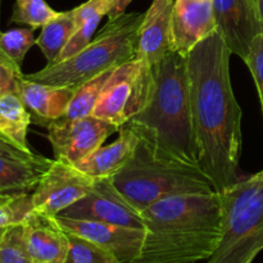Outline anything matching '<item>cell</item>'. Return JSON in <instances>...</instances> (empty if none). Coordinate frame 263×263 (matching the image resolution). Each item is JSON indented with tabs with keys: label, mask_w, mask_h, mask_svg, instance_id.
Here are the masks:
<instances>
[{
	"label": "cell",
	"mask_w": 263,
	"mask_h": 263,
	"mask_svg": "<svg viewBox=\"0 0 263 263\" xmlns=\"http://www.w3.org/2000/svg\"><path fill=\"white\" fill-rule=\"evenodd\" d=\"M230 55L217 31L187 54L198 162L217 193L240 180L243 112L231 86Z\"/></svg>",
	"instance_id": "6da1fadb"
},
{
	"label": "cell",
	"mask_w": 263,
	"mask_h": 263,
	"mask_svg": "<svg viewBox=\"0 0 263 263\" xmlns=\"http://www.w3.org/2000/svg\"><path fill=\"white\" fill-rule=\"evenodd\" d=\"M141 217L144 240L135 263L208 261L221 239V197L216 190L164 198Z\"/></svg>",
	"instance_id": "7a4b0ae2"
},
{
	"label": "cell",
	"mask_w": 263,
	"mask_h": 263,
	"mask_svg": "<svg viewBox=\"0 0 263 263\" xmlns=\"http://www.w3.org/2000/svg\"><path fill=\"white\" fill-rule=\"evenodd\" d=\"M125 125L161 156L199 164L186 55L175 50L167 54L157 69L148 104Z\"/></svg>",
	"instance_id": "3957f363"
},
{
	"label": "cell",
	"mask_w": 263,
	"mask_h": 263,
	"mask_svg": "<svg viewBox=\"0 0 263 263\" xmlns=\"http://www.w3.org/2000/svg\"><path fill=\"white\" fill-rule=\"evenodd\" d=\"M110 179L140 213L164 198L215 190L199 164L161 156L141 139L130 161Z\"/></svg>",
	"instance_id": "277c9868"
},
{
	"label": "cell",
	"mask_w": 263,
	"mask_h": 263,
	"mask_svg": "<svg viewBox=\"0 0 263 263\" xmlns=\"http://www.w3.org/2000/svg\"><path fill=\"white\" fill-rule=\"evenodd\" d=\"M144 15L145 13H125L116 20H108L102 31L79 53L23 77L40 84L77 89L103 72L133 61Z\"/></svg>",
	"instance_id": "5b68a950"
},
{
	"label": "cell",
	"mask_w": 263,
	"mask_h": 263,
	"mask_svg": "<svg viewBox=\"0 0 263 263\" xmlns=\"http://www.w3.org/2000/svg\"><path fill=\"white\" fill-rule=\"evenodd\" d=\"M220 197L221 239L205 263H252L263 251V170Z\"/></svg>",
	"instance_id": "8992f818"
},
{
	"label": "cell",
	"mask_w": 263,
	"mask_h": 263,
	"mask_svg": "<svg viewBox=\"0 0 263 263\" xmlns=\"http://www.w3.org/2000/svg\"><path fill=\"white\" fill-rule=\"evenodd\" d=\"M156 73L143 68L135 59L118 66L110 74L92 115L118 127L125 125L148 104Z\"/></svg>",
	"instance_id": "52a82bcc"
},
{
	"label": "cell",
	"mask_w": 263,
	"mask_h": 263,
	"mask_svg": "<svg viewBox=\"0 0 263 263\" xmlns=\"http://www.w3.org/2000/svg\"><path fill=\"white\" fill-rule=\"evenodd\" d=\"M118 128L94 115L77 120L59 118L48 127V139L55 159L76 166L100 148L105 139L117 133Z\"/></svg>",
	"instance_id": "ba28073f"
},
{
	"label": "cell",
	"mask_w": 263,
	"mask_h": 263,
	"mask_svg": "<svg viewBox=\"0 0 263 263\" xmlns=\"http://www.w3.org/2000/svg\"><path fill=\"white\" fill-rule=\"evenodd\" d=\"M95 179L62 159H54L35 189L31 192L35 211L57 216L91 190Z\"/></svg>",
	"instance_id": "9c48e42d"
},
{
	"label": "cell",
	"mask_w": 263,
	"mask_h": 263,
	"mask_svg": "<svg viewBox=\"0 0 263 263\" xmlns=\"http://www.w3.org/2000/svg\"><path fill=\"white\" fill-rule=\"evenodd\" d=\"M58 216L144 230L141 213L123 198L110 177L95 179L91 190Z\"/></svg>",
	"instance_id": "30bf717a"
},
{
	"label": "cell",
	"mask_w": 263,
	"mask_h": 263,
	"mask_svg": "<svg viewBox=\"0 0 263 263\" xmlns=\"http://www.w3.org/2000/svg\"><path fill=\"white\" fill-rule=\"evenodd\" d=\"M216 31L231 54L246 61L254 39L263 33L258 0H212Z\"/></svg>",
	"instance_id": "8fae6325"
},
{
	"label": "cell",
	"mask_w": 263,
	"mask_h": 263,
	"mask_svg": "<svg viewBox=\"0 0 263 263\" xmlns=\"http://www.w3.org/2000/svg\"><path fill=\"white\" fill-rule=\"evenodd\" d=\"M57 218L67 233L81 236L107 249L122 263H135L140 256L144 230L62 216H57Z\"/></svg>",
	"instance_id": "7c38bea8"
},
{
	"label": "cell",
	"mask_w": 263,
	"mask_h": 263,
	"mask_svg": "<svg viewBox=\"0 0 263 263\" xmlns=\"http://www.w3.org/2000/svg\"><path fill=\"white\" fill-rule=\"evenodd\" d=\"M174 4V0H153L141 22L135 61L153 73L172 51Z\"/></svg>",
	"instance_id": "4fadbf2b"
},
{
	"label": "cell",
	"mask_w": 263,
	"mask_h": 263,
	"mask_svg": "<svg viewBox=\"0 0 263 263\" xmlns=\"http://www.w3.org/2000/svg\"><path fill=\"white\" fill-rule=\"evenodd\" d=\"M53 161L8 144L0 148V198L31 193Z\"/></svg>",
	"instance_id": "5bb4252c"
},
{
	"label": "cell",
	"mask_w": 263,
	"mask_h": 263,
	"mask_svg": "<svg viewBox=\"0 0 263 263\" xmlns=\"http://www.w3.org/2000/svg\"><path fill=\"white\" fill-rule=\"evenodd\" d=\"M172 50L186 55L213 32L212 0H175L172 10Z\"/></svg>",
	"instance_id": "9a60e30c"
},
{
	"label": "cell",
	"mask_w": 263,
	"mask_h": 263,
	"mask_svg": "<svg viewBox=\"0 0 263 263\" xmlns=\"http://www.w3.org/2000/svg\"><path fill=\"white\" fill-rule=\"evenodd\" d=\"M25 241L33 263H64L69 248L68 233L54 216L33 211L22 223Z\"/></svg>",
	"instance_id": "2e32d148"
},
{
	"label": "cell",
	"mask_w": 263,
	"mask_h": 263,
	"mask_svg": "<svg viewBox=\"0 0 263 263\" xmlns=\"http://www.w3.org/2000/svg\"><path fill=\"white\" fill-rule=\"evenodd\" d=\"M74 90L31 81L25 79L23 74L18 77L15 87V92L30 112L32 123L46 128L66 115Z\"/></svg>",
	"instance_id": "e0dca14e"
},
{
	"label": "cell",
	"mask_w": 263,
	"mask_h": 263,
	"mask_svg": "<svg viewBox=\"0 0 263 263\" xmlns=\"http://www.w3.org/2000/svg\"><path fill=\"white\" fill-rule=\"evenodd\" d=\"M118 139L107 146H100L89 157L76 164L92 179L112 177L127 163L135 153L139 138L130 127L122 125L118 128Z\"/></svg>",
	"instance_id": "ac0fdd59"
},
{
	"label": "cell",
	"mask_w": 263,
	"mask_h": 263,
	"mask_svg": "<svg viewBox=\"0 0 263 263\" xmlns=\"http://www.w3.org/2000/svg\"><path fill=\"white\" fill-rule=\"evenodd\" d=\"M31 123L30 112L17 92L0 95V138L22 151L31 152L27 141Z\"/></svg>",
	"instance_id": "d6986e66"
},
{
	"label": "cell",
	"mask_w": 263,
	"mask_h": 263,
	"mask_svg": "<svg viewBox=\"0 0 263 263\" xmlns=\"http://www.w3.org/2000/svg\"><path fill=\"white\" fill-rule=\"evenodd\" d=\"M72 10L74 17V31L57 62L68 59L69 57L74 55L81 49H84L92 40V35L100 20L105 15L103 0H87L86 3Z\"/></svg>",
	"instance_id": "ffe728a7"
},
{
	"label": "cell",
	"mask_w": 263,
	"mask_h": 263,
	"mask_svg": "<svg viewBox=\"0 0 263 263\" xmlns=\"http://www.w3.org/2000/svg\"><path fill=\"white\" fill-rule=\"evenodd\" d=\"M74 31L73 10L59 12L55 18L41 27V33L36 39V45L43 51L48 64L55 63L68 44Z\"/></svg>",
	"instance_id": "44dd1931"
},
{
	"label": "cell",
	"mask_w": 263,
	"mask_h": 263,
	"mask_svg": "<svg viewBox=\"0 0 263 263\" xmlns=\"http://www.w3.org/2000/svg\"><path fill=\"white\" fill-rule=\"evenodd\" d=\"M115 69L116 68L108 69V71L100 73L99 76L89 80L81 86L77 87L68 105V109L62 118L77 120V118H84L86 116L92 115L100 97H102L103 90Z\"/></svg>",
	"instance_id": "7402d4cb"
},
{
	"label": "cell",
	"mask_w": 263,
	"mask_h": 263,
	"mask_svg": "<svg viewBox=\"0 0 263 263\" xmlns=\"http://www.w3.org/2000/svg\"><path fill=\"white\" fill-rule=\"evenodd\" d=\"M33 28H14L0 31V59L22 74V62L26 54L36 44Z\"/></svg>",
	"instance_id": "603a6c76"
},
{
	"label": "cell",
	"mask_w": 263,
	"mask_h": 263,
	"mask_svg": "<svg viewBox=\"0 0 263 263\" xmlns=\"http://www.w3.org/2000/svg\"><path fill=\"white\" fill-rule=\"evenodd\" d=\"M58 13L45 0H15L10 22L27 25L36 30L55 18Z\"/></svg>",
	"instance_id": "cb8c5ba5"
},
{
	"label": "cell",
	"mask_w": 263,
	"mask_h": 263,
	"mask_svg": "<svg viewBox=\"0 0 263 263\" xmlns=\"http://www.w3.org/2000/svg\"><path fill=\"white\" fill-rule=\"evenodd\" d=\"M69 248L64 263H122L113 253L87 239L68 233Z\"/></svg>",
	"instance_id": "d4e9b609"
},
{
	"label": "cell",
	"mask_w": 263,
	"mask_h": 263,
	"mask_svg": "<svg viewBox=\"0 0 263 263\" xmlns=\"http://www.w3.org/2000/svg\"><path fill=\"white\" fill-rule=\"evenodd\" d=\"M33 211L35 207L31 193L0 198V229L21 225Z\"/></svg>",
	"instance_id": "484cf974"
},
{
	"label": "cell",
	"mask_w": 263,
	"mask_h": 263,
	"mask_svg": "<svg viewBox=\"0 0 263 263\" xmlns=\"http://www.w3.org/2000/svg\"><path fill=\"white\" fill-rule=\"evenodd\" d=\"M0 263H33L26 247L22 223L5 230L0 241Z\"/></svg>",
	"instance_id": "4316f807"
},
{
	"label": "cell",
	"mask_w": 263,
	"mask_h": 263,
	"mask_svg": "<svg viewBox=\"0 0 263 263\" xmlns=\"http://www.w3.org/2000/svg\"><path fill=\"white\" fill-rule=\"evenodd\" d=\"M244 62L248 66L254 82H256L263 110V33L254 39L249 55Z\"/></svg>",
	"instance_id": "83f0119b"
},
{
	"label": "cell",
	"mask_w": 263,
	"mask_h": 263,
	"mask_svg": "<svg viewBox=\"0 0 263 263\" xmlns=\"http://www.w3.org/2000/svg\"><path fill=\"white\" fill-rule=\"evenodd\" d=\"M22 74L17 73L12 67L8 66L3 59H0V95L15 91L17 80Z\"/></svg>",
	"instance_id": "f1b7e54d"
},
{
	"label": "cell",
	"mask_w": 263,
	"mask_h": 263,
	"mask_svg": "<svg viewBox=\"0 0 263 263\" xmlns=\"http://www.w3.org/2000/svg\"><path fill=\"white\" fill-rule=\"evenodd\" d=\"M105 8V15L108 20H116L120 15L125 14L126 8L133 0H103Z\"/></svg>",
	"instance_id": "f546056e"
},
{
	"label": "cell",
	"mask_w": 263,
	"mask_h": 263,
	"mask_svg": "<svg viewBox=\"0 0 263 263\" xmlns=\"http://www.w3.org/2000/svg\"><path fill=\"white\" fill-rule=\"evenodd\" d=\"M258 9H259V17H261V22L263 26V0H258Z\"/></svg>",
	"instance_id": "4dcf8cb0"
},
{
	"label": "cell",
	"mask_w": 263,
	"mask_h": 263,
	"mask_svg": "<svg viewBox=\"0 0 263 263\" xmlns=\"http://www.w3.org/2000/svg\"><path fill=\"white\" fill-rule=\"evenodd\" d=\"M8 144H10V143H8V141H5L4 139H2V138H0V148H2V146H5V145H8Z\"/></svg>",
	"instance_id": "1f68e13d"
},
{
	"label": "cell",
	"mask_w": 263,
	"mask_h": 263,
	"mask_svg": "<svg viewBox=\"0 0 263 263\" xmlns=\"http://www.w3.org/2000/svg\"><path fill=\"white\" fill-rule=\"evenodd\" d=\"M8 228H5V229H0V241H2V238H3V235H4V233H5V230H7Z\"/></svg>",
	"instance_id": "d6a6232c"
}]
</instances>
